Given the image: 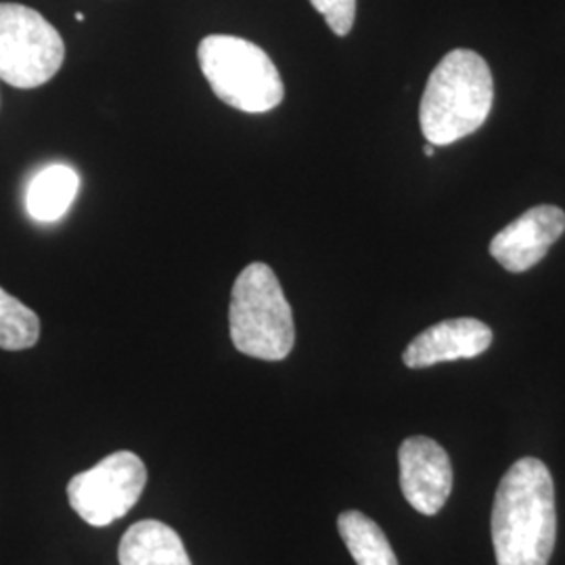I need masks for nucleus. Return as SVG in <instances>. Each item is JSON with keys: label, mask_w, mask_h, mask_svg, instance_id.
<instances>
[{"label": "nucleus", "mask_w": 565, "mask_h": 565, "mask_svg": "<svg viewBox=\"0 0 565 565\" xmlns=\"http://www.w3.org/2000/svg\"><path fill=\"white\" fill-rule=\"evenodd\" d=\"M557 541L555 486L543 461L511 465L492 505L497 565H548Z\"/></svg>", "instance_id": "f257e3e1"}, {"label": "nucleus", "mask_w": 565, "mask_h": 565, "mask_svg": "<svg viewBox=\"0 0 565 565\" xmlns=\"http://www.w3.org/2000/svg\"><path fill=\"white\" fill-rule=\"evenodd\" d=\"M494 102L490 67L476 51L455 49L436 65L419 103L425 139L446 147L478 132Z\"/></svg>", "instance_id": "f03ea898"}, {"label": "nucleus", "mask_w": 565, "mask_h": 565, "mask_svg": "<svg viewBox=\"0 0 565 565\" xmlns=\"http://www.w3.org/2000/svg\"><path fill=\"white\" fill-rule=\"evenodd\" d=\"M228 324L233 345L252 359L277 363L294 350L291 306L268 264L254 263L243 268L233 285Z\"/></svg>", "instance_id": "7ed1b4c3"}, {"label": "nucleus", "mask_w": 565, "mask_h": 565, "mask_svg": "<svg viewBox=\"0 0 565 565\" xmlns=\"http://www.w3.org/2000/svg\"><path fill=\"white\" fill-rule=\"evenodd\" d=\"M198 60L212 93L233 109L266 114L285 97L277 65L254 42L212 34L200 42Z\"/></svg>", "instance_id": "20e7f679"}, {"label": "nucleus", "mask_w": 565, "mask_h": 565, "mask_svg": "<svg viewBox=\"0 0 565 565\" xmlns=\"http://www.w3.org/2000/svg\"><path fill=\"white\" fill-rule=\"evenodd\" d=\"M65 61L60 30L36 9L0 2V81L28 90L57 76Z\"/></svg>", "instance_id": "39448f33"}, {"label": "nucleus", "mask_w": 565, "mask_h": 565, "mask_svg": "<svg viewBox=\"0 0 565 565\" xmlns=\"http://www.w3.org/2000/svg\"><path fill=\"white\" fill-rule=\"evenodd\" d=\"M147 484V467L130 450H120L74 476L67 484L72 509L95 527L116 522L139 503Z\"/></svg>", "instance_id": "423d86ee"}, {"label": "nucleus", "mask_w": 565, "mask_h": 565, "mask_svg": "<svg viewBox=\"0 0 565 565\" xmlns=\"http://www.w3.org/2000/svg\"><path fill=\"white\" fill-rule=\"evenodd\" d=\"M404 499L422 515H438L452 492V463L443 446L427 436L406 438L401 450Z\"/></svg>", "instance_id": "0eeeda50"}, {"label": "nucleus", "mask_w": 565, "mask_h": 565, "mask_svg": "<svg viewBox=\"0 0 565 565\" xmlns=\"http://www.w3.org/2000/svg\"><path fill=\"white\" fill-rule=\"evenodd\" d=\"M564 231V210L536 205L494 235L490 254L509 273H525L545 258Z\"/></svg>", "instance_id": "6e6552de"}, {"label": "nucleus", "mask_w": 565, "mask_h": 565, "mask_svg": "<svg viewBox=\"0 0 565 565\" xmlns=\"http://www.w3.org/2000/svg\"><path fill=\"white\" fill-rule=\"evenodd\" d=\"M490 343L492 329L482 321L471 317L448 319L431 324L408 343L403 361L408 369H427L434 364L476 359L484 354Z\"/></svg>", "instance_id": "1a4fd4ad"}, {"label": "nucleus", "mask_w": 565, "mask_h": 565, "mask_svg": "<svg viewBox=\"0 0 565 565\" xmlns=\"http://www.w3.org/2000/svg\"><path fill=\"white\" fill-rule=\"evenodd\" d=\"M120 565H193L181 536L158 520H142L128 527L118 548Z\"/></svg>", "instance_id": "9d476101"}, {"label": "nucleus", "mask_w": 565, "mask_h": 565, "mask_svg": "<svg viewBox=\"0 0 565 565\" xmlns=\"http://www.w3.org/2000/svg\"><path fill=\"white\" fill-rule=\"evenodd\" d=\"M78 189L81 179L70 166H49L30 182L28 214L39 223H55L70 210Z\"/></svg>", "instance_id": "9b49d317"}, {"label": "nucleus", "mask_w": 565, "mask_h": 565, "mask_svg": "<svg viewBox=\"0 0 565 565\" xmlns=\"http://www.w3.org/2000/svg\"><path fill=\"white\" fill-rule=\"evenodd\" d=\"M338 530L356 565H398L384 530L361 511H343Z\"/></svg>", "instance_id": "f8f14e48"}, {"label": "nucleus", "mask_w": 565, "mask_h": 565, "mask_svg": "<svg viewBox=\"0 0 565 565\" xmlns=\"http://www.w3.org/2000/svg\"><path fill=\"white\" fill-rule=\"evenodd\" d=\"M39 338V315L0 287V348L9 352H20L34 348Z\"/></svg>", "instance_id": "ddd939ff"}, {"label": "nucleus", "mask_w": 565, "mask_h": 565, "mask_svg": "<svg viewBox=\"0 0 565 565\" xmlns=\"http://www.w3.org/2000/svg\"><path fill=\"white\" fill-rule=\"evenodd\" d=\"M335 36H348L356 20V0H310Z\"/></svg>", "instance_id": "4468645a"}, {"label": "nucleus", "mask_w": 565, "mask_h": 565, "mask_svg": "<svg viewBox=\"0 0 565 565\" xmlns=\"http://www.w3.org/2000/svg\"><path fill=\"white\" fill-rule=\"evenodd\" d=\"M434 151H436V145H431V142H427L425 145L424 153L427 156V158H431L434 156Z\"/></svg>", "instance_id": "2eb2a0df"}, {"label": "nucleus", "mask_w": 565, "mask_h": 565, "mask_svg": "<svg viewBox=\"0 0 565 565\" xmlns=\"http://www.w3.org/2000/svg\"><path fill=\"white\" fill-rule=\"evenodd\" d=\"M84 18H86V15H84V13H76V20L84 21Z\"/></svg>", "instance_id": "dca6fc26"}]
</instances>
